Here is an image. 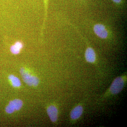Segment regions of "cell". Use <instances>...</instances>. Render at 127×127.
I'll return each instance as SVG.
<instances>
[{
	"mask_svg": "<svg viewBox=\"0 0 127 127\" xmlns=\"http://www.w3.org/2000/svg\"><path fill=\"white\" fill-rule=\"evenodd\" d=\"M20 73L24 81L28 86H36L39 83V79L38 78L32 76L22 67L20 69Z\"/></svg>",
	"mask_w": 127,
	"mask_h": 127,
	"instance_id": "6da1fadb",
	"label": "cell"
},
{
	"mask_svg": "<svg viewBox=\"0 0 127 127\" xmlns=\"http://www.w3.org/2000/svg\"><path fill=\"white\" fill-rule=\"evenodd\" d=\"M125 83L123 76L119 77L114 79L109 88V91L112 94L116 95L122 90Z\"/></svg>",
	"mask_w": 127,
	"mask_h": 127,
	"instance_id": "7a4b0ae2",
	"label": "cell"
},
{
	"mask_svg": "<svg viewBox=\"0 0 127 127\" xmlns=\"http://www.w3.org/2000/svg\"><path fill=\"white\" fill-rule=\"evenodd\" d=\"M95 34L98 37L102 39H107L109 36V32L106 27L103 24L97 23L93 27Z\"/></svg>",
	"mask_w": 127,
	"mask_h": 127,
	"instance_id": "3957f363",
	"label": "cell"
},
{
	"mask_svg": "<svg viewBox=\"0 0 127 127\" xmlns=\"http://www.w3.org/2000/svg\"><path fill=\"white\" fill-rule=\"evenodd\" d=\"M23 105V102L20 99H15L11 101L6 107L5 111L7 113H13L15 111H18L21 108Z\"/></svg>",
	"mask_w": 127,
	"mask_h": 127,
	"instance_id": "277c9868",
	"label": "cell"
},
{
	"mask_svg": "<svg viewBox=\"0 0 127 127\" xmlns=\"http://www.w3.org/2000/svg\"><path fill=\"white\" fill-rule=\"evenodd\" d=\"M85 56L87 61L89 63H94L96 61V55L95 51L91 47L87 48Z\"/></svg>",
	"mask_w": 127,
	"mask_h": 127,
	"instance_id": "5b68a950",
	"label": "cell"
},
{
	"mask_svg": "<svg viewBox=\"0 0 127 127\" xmlns=\"http://www.w3.org/2000/svg\"><path fill=\"white\" fill-rule=\"evenodd\" d=\"M47 112L49 117L53 122H55L58 118V111L56 107L54 106H51L48 108Z\"/></svg>",
	"mask_w": 127,
	"mask_h": 127,
	"instance_id": "8992f818",
	"label": "cell"
},
{
	"mask_svg": "<svg viewBox=\"0 0 127 127\" xmlns=\"http://www.w3.org/2000/svg\"><path fill=\"white\" fill-rule=\"evenodd\" d=\"M83 112V108L82 106H77L72 110L70 113L71 118L72 120H76L81 116Z\"/></svg>",
	"mask_w": 127,
	"mask_h": 127,
	"instance_id": "52a82bcc",
	"label": "cell"
},
{
	"mask_svg": "<svg viewBox=\"0 0 127 127\" xmlns=\"http://www.w3.org/2000/svg\"><path fill=\"white\" fill-rule=\"evenodd\" d=\"M23 43L20 41H16L14 45L10 48L11 52L14 55H18L20 52L21 50L23 48Z\"/></svg>",
	"mask_w": 127,
	"mask_h": 127,
	"instance_id": "ba28073f",
	"label": "cell"
},
{
	"mask_svg": "<svg viewBox=\"0 0 127 127\" xmlns=\"http://www.w3.org/2000/svg\"><path fill=\"white\" fill-rule=\"evenodd\" d=\"M9 79L11 81L12 85L15 87H18L21 86V82L19 78L13 75H9Z\"/></svg>",
	"mask_w": 127,
	"mask_h": 127,
	"instance_id": "9c48e42d",
	"label": "cell"
},
{
	"mask_svg": "<svg viewBox=\"0 0 127 127\" xmlns=\"http://www.w3.org/2000/svg\"><path fill=\"white\" fill-rule=\"evenodd\" d=\"M112 1L117 4H120L122 2V0H112Z\"/></svg>",
	"mask_w": 127,
	"mask_h": 127,
	"instance_id": "30bf717a",
	"label": "cell"
},
{
	"mask_svg": "<svg viewBox=\"0 0 127 127\" xmlns=\"http://www.w3.org/2000/svg\"><path fill=\"white\" fill-rule=\"evenodd\" d=\"M48 0H44L45 4V9L46 15L47 9Z\"/></svg>",
	"mask_w": 127,
	"mask_h": 127,
	"instance_id": "8fae6325",
	"label": "cell"
}]
</instances>
